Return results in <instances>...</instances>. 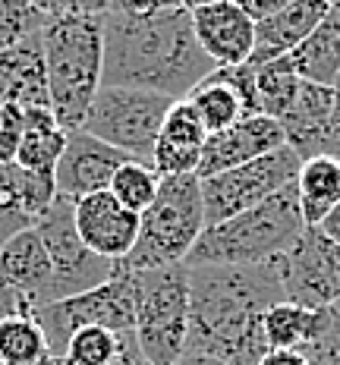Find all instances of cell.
Masks as SVG:
<instances>
[{
	"label": "cell",
	"instance_id": "39",
	"mask_svg": "<svg viewBox=\"0 0 340 365\" xmlns=\"http://www.w3.org/2000/svg\"><path fill=\"white\" fill-rule=\"evenodd\" d=\"M319 230H321V233H324V237H328V240H334L337 246H340V205H337L334 211H331L328 217L321 220V224H319Z\"/></svg>",
	"mask_w": 340,
	"mask_h": 365
},
{
	"label": "cell",
	"instance_id": "17",
	"mask_svg": "<svg viewBox=\"0 0 340 365\" xmlns=\"http://www.w3.org/2000/svg\"><path fill=\"white\" fill-rule=\"evenodd\" d=\"M189 16H192L195 41L215 60V66H239L252 60L255 22L233 0H221V4L189 10Z\"/></svg>",
	"mask_w": 340,
	"mask_h": 365
},
{
	"label": "cell",
	"instance_id": "33",
	"mask_svg": "<svg viewBox=\"0 0 340 365\" xmlns=\"http://www.w3.org/2000/svg\"><path fill=\"white\" fill-rule=\"evenodd\" d=\"M26 129V108L19 104H4L0 108V164H13Z\"/></svg>",
	"mask_w": 340,
	"mask_h": 365
},
{
	"label": "cell",
	"instance_id": "40",
	"mask_svg": "<svg viewBox=\"0 0 340 365\" xmlns=\"http://www.w3.org/2000/svg\"><path fill=\"white\" fill-rule=\"evenodd\" d=\"M177 365H227V362H217V359H208V356H183Z\"/></svg>",
	"mask_w": 340,
	"mask_h": 365
},
{
	"label": "cell",
	"instance_id": "2",
	"mask_svg": "<svg viewBox=\"0 0 340 365\" xmlns=\"http://www.w3.org/2000/svg\"><path fill=\"white\" fill-rule=\"evenodd\" d=\"M217 66L199 48L189 10L161 16L104 13V82L158 91L173 101L186 98Z\"/></svg>",
	"mask_w": 340,
	"mask_h": 365
},
{
	"label": "cell",
	"instance_id": "20",
	"mask_svg": "<svg viewBox=\"0 0 340 365\" xmlns=\"http://www.w3.org/2000/svg\"><path fill=\"white\" fill-rule=\"evenodd\" d=\"M331 10H334V0H293L281 13L255 22V51L249 63H268V60L293 54Z\"/></svg>",
	"mask_w": 340,
	"mask_h": 365
},
{
	"label": "cell",
	"instance_id": "15",
	"mask_svg": "<svg viewBox=\"0 0 340 365\" xmlns=\"http://www.w3.org/2000/svg\"><path fill=\"white\" fill-rule=\"evenodd\" d=\"M0 287L10 290L29 312L54 302V268L35 227L0 246Z\"/></svg>",
	"mask_w": 340,
	"mask_h": 365
},
{
	"label": "cell",
	"instance_id": "38",
	"mask_svg": "<svg viewBox=\"0 0 340 365\" xmlns=\"http://www.w3.org/2000/svg\"><path fill=\"white\" fill-rule=\"evenodd\" d=\"M259 365H309V359L297 349H268Z\"/></svg>",
	"mask_w": 340,
	"mask_h": 365
},
{
	"label": "cell",
	"instance_id": "34",
	"mask_svg": "<svg viewBox=\"0 0 340 365\" xmlns=\"http://www.w3.org/2000/svg\"><path fill=\"white\" fill-rule=\"evenodd\" d=\"M48 19L57 16H104L110 10V0H26Z\"/></svg>",
	"mask_w": 340,
	"mask_h": 365
},
{
	"label": "cell",
	"instance_id": "3",
	"mask_svg": "<svg viewBox=\"0 0 340 365\" xmlns=\"http://www.w3.org/2000/svg\"><path fill=\"white\" fill-rule=\"evenodd\" d=\"M57 123L82 129L104 82V16H57L38 32Z\"/></svg>",
	"mask_w": 340,
	"mask_h": 365
},
{
	"label": "cell",
	"instance_id": "44",
	"mask_svg": "<svg viewBox=\"0 0 340 365\" xmlns=\"http://www.w3.org/2000/svg\"><path fill=\"white\" fill-rule=\"evenodd\" d=\"M0 108H4V101H0Z\"/></svg>",
	"mask_w": 340,
	"mask_h": 365
},
{
	"label": "cell",
	"instance_id": "29",
	"mask_svg": "<svg viewBox=\"0 0 340 365\" xmlns=\"http://www.w3.org/2000/svg\"><path fill=\"white\" fill-rule=\"evenodd\" d=\"M255 66V91H259V110L271 120H281L290 104L297 101V91L302 79L290 66L287 57L268 60V63H252Z\"/></svg>",
	"mask_w": 340,
	"mask_h": 365
},
{
	"label": "cell",
	"instance_id": "22",
	"mask_svg": "<svg viewBox=\"0 0 340 365\" xmlns=\"http://www.w3.org/2000/svg\"><path fill=\"white\" fill-rule=\"evenodd\" d=\"M0 101L19 108H51L48 70L38 35L0 51Z\"/></svg>",
	"mask_w": 340,
	"mask_h": 365
},
{
	"label": "cell",
	"instance_id": "42",
	"mask_svg": "<svg viewBox=\"0 0 340 365\" xmlns=\"http://www.w3.org/2000/svg\"><path fill=\"white\" fill-rule=\"evenodd\" d=\"M41 365H66V362H63V359H57V356H51V359H44Z\"/></svg>",
	"mask_w": 340,
	"mask_h": 365
},
{
	"label": "cell",
	"instance_id": "9",
	"mask_svg": "<svg viewBox=\"0 0 340 365\" xmlns=\"http://www.w3.org/2000/svg\"><path fill=\"white\" fill-rule=\"evenodd\" d=\"M299 158L293 148H277L271 155H262L249 164H239L233 170L199 177L202 202H205V227H215L221 220H230L255 205L268 202L281 189L293 186L299 173Z\"/></svg>",
	"mask_w": 340,
	"mask_h": 365
},
{
	"label": "cell",
	"instance_id": "1",
	"mask_svg": "<svg viewBox=\"0 0 340 365\" xmlns=\"http://www.w3.org/2000/svg\"><path fill=\"white\" fill-rule=\"evenodd\" d=\"M281 258L262 264L189 268V356L227 365H259L268 353L264 312L284 302Z\"/></svg>",
	"mask_w": 340,
	"mask_h": 365
},
{
	"label": "cell",
	"instance_id": "26",
	"mask_svg": "<svg viewBox=\"0 0 340 365\" xmlns=\"http://www.w3.org/2000/svg\"><path fill=\"white\" fill-rule=\"evenodd\" d=\"M142 349L135 340V331H110V328H79L66 340L63 359L66 365H126L139 359Z\"/></svg>",
	"mask_w": 340,
	"mask_h": 365
},
{
	"label": "cell",
	"instance_id": "31",
	"mask_svg": "<svg viewBox=\"0 0 340 365\" xmlns=\"http://www.w3.org/2000/svg\"><path fill=\"white\" fill-rule=\"evenodd\" d=\"M48 16L26 0H0V51L26 41L44 29Z\"/></svg>",
	"mask_w": 340,
	"mask_h": 365
},
{
	"label": "cell",
	"instance_id": "21",
	"mask_svg": "<svg viewBox=\"0 0 340 365\" xmlns=\"http://www.w3.org/2000/svg\"><path fill=\"white\" fill-rule=\"evenodd\" d=\"M331 108H334V86H319L306 82L297 91V101L277 123L284 129L287 148L297 151L299 161L315 155H324L328 145V126H331Z\"/></svg>",
	"mask_w": 340,
	"mask_h": 365
},
{
	"label": "cell",
	"instance_id": "37",
	"mask_svg": "<svg viewBox=\"0 0 340 365\" xmlns=\"http://www.w3.org/2000/svg\"><path fill=\"white\" fill-rule=\"evenodd\" d=\"M324 155L340 158V79L334 82V108H331V126H328V145Z\"/></svg>",
	"mask_w": 340,
	"mask_h": 365
},
{
	"label": "cell",
	"instance_id": "24",
	"mask_svg": "<svg viewBox=\"0 0 340 365\" xmlns=\"http://www.w3.org/2000/svg\"><path fill=\"white\" fill-rule=\"evenodd\" d=\"M297 199L306 227H319L340 205V158L315 155L299 164L297 173Z\"/></svg>",
	"mask_w": 340,
	"mask_h": 365
},
{
	"label": "cell",
	"instance_id": "35",
	"mask_svg": "<svg viewBox=\"0 0 340 365\" xmlns=\"http://www.w3.org/2000/svg\"><path fill=\"white\" fill-rule=\"evenodd\" d=\"M110 10L123 16H161V13L186 10V6L183 0H110Z\"/></svg>",
	"mask_w": 340,
	"mask_h": 365
},
{
	"label": "cell",
	"instance_id": "5",
	"mask_svg": "<svg viewBox=\"0 0 340 365\" xmlns=\"http://www.w3.org/2000/svg\"><path fill=\"white\" fill-rule=\"evenodd\" d=\"M202 230H205V202H202L199 177L195 173H189V177H161L155 202L142 211L139 240L120 264L130 271L186 264Z\"/></svg>",
	"mask_w": 340,
	"mask_h": 365
},
{
	"label": "cell",
	"instance_id": "43",
	"mask_svg": "<svg viewBox=\"0 0 340 365\" xmlns=\"http://www.w3.org/2000/svg\"><path fill=\"white\" fill-rule=\"evenodd\" d=\"M334 6H337V10H340V0H334Z\"/></svg>",
	"mask_w": 340,
	"mask_h": 365
},
{
	"label": "cell",
	"instance_id": "36",
	"mask_svg": "<svg viewBox=\"0 0 340 365\" xmlns=\"http://www.w3.org/2000/svg\"><path fill=\"white\" fill-rule=\"evenodd\" d=\"M233 4H237L252 22H262V19L274 16V13H281L287 4H293V0H233Z\"/></svg>",
	"mask_w": 340,
	"mask_h": 365
},
{
	"label": "cell",
	"instance_id": "13",
	"mask_svg": "<svg viewBox=\"0 0 340 365\" xmlns=\"http://www.w3.org/2000/svg\"><path fill=\"white\" fill-rule=\"evenodd\" d=\"M126 161H133V158L123 155L120 148L95 139L86 129H73V133H66V148L54 173L57 195H66L76 202L95 192H108L113 173Z\"/></svg>",
	"mask_w": 340,
	"mask_h": 365
},
{
	"label": "cell",
	"instance_id": "12",
	"mask_svg": "<svg viewBox=\"0 0 340 365\" xmlns=\"http://www.w3.org/2000/svg\"><path fill=\"white\" fill-rule=\"evenodd\" d=\"M186 101L202 117L208 135L224 133V129L237 126L239 120L252 117L259 110V91H255V66H217L211 76L199 82L186 95Z\"/></svg>",
	"mask_w": 340,
	"mask_h": 365
},
{
	"label": "cell",
	"instance_id": "23",
	"mask_svg": "<svg viewBox=\"0 0 340 365\" xmlns=\"http://www.w3.org/2000/svg\"><path fill=\"white\" fill-rule=\"evenodd\" d=\"M66 148V129L57 123L51 108H26V129L16 151V161L22 170L38 173V177L54 180L60 155Z\"/></svg>",
	"mask_w": 340,
	"mask_h": 365
},
{
	"label": "cell",
	"instance_id": "41",
	"mask_svg": "<svg viewBox=\"0 0 340 365\" xmlns=\"http://www.w3.org/2000/svg\"><path fill=\"white\" fill-rule=\"evenodd\" d=\"M208 4H221V0H183L186 10H199V6H208Z\"/></svg>",
	"mask_w": 340,
	"mask_h": 365
},
{
	"label": "cell",
	"instance_id": "10",
	"mask_svg": "<svg viewBox=\"0 0 340 365\" xmlns=\"http://www.w3.org/2000/svg\"><path fill=\"white\" fill-rule=\"evenodd\" d=\"M35 230L48 249L51 268H54V302L95 290L117 271L120 262H108V258L95 255L82 242L79 230H76L73 199H66V195H57L51 202V208L38 217Z\"/></svg>",
	"mask_w": 340,
	"mask_h": 365
},
{
	"label": "cell",
	"instance_id": "16",
	"mask_svg": "<svg viewBox=\"0 0 340 365\" xmlns=\"http://www.w3.org/2000/svg\"><path fill=\"white\" fill-rule=\"evenodd\" d=\"M284 145L287 139H284L281 123L264 117V113H252V117L239 120L237 126L208 135L205 148H202L199 177H215V173L233 170V167L249 164L262 155H271V151Z\"/></svg>",
	"mask_w": 340,
	"mask_h": 365
},
{
	"label": "cell",
	"instance_id": "27",
	"mask_svg": "<svg viewBox=\"0 0 340 365\" xmlns=\"http://www.w3.org/2000/svg\"><path fill=\"white\" fill-rule=\"evenodd\" d=\"M324 309H302L297 302H277L264 312V344L268 349H297L302 353L321 334Z\"/></svg>",
	"mask_w": 340,
	"mask_h": 365
},
{
	"label": "cell",
	"instance_id": "25",
	"mask_svg": "<svg viewBox=\"0 0 340 365\" xmlns=\"http://www.w3.org/2000/svg\"><path fill=\"white\" fill-rule=\"evenodd\" d=\"M290 66L299 79L319 82V86H334L340 79V10L328 13L321 26L315 29L293 54H287Z\"/></svg>",
	"mask_w": 340,
	"mask_h": 365
},
{
	"label": "cell",
	"instance_id": "30",
	"mask_svg": "<svg viewBox=\"0 0 340 365\" xmlns=\"http://www.w3.org/2000/svg\"><path fill=\"white\" fill-rule=\"evenodd\" d=\"M158 186H161V177H158V170L151 164H145V161H126L117 173H113L110 192L117 195L126 208H133V211H139V215H142V211L155 202Z\"/></svg>",
	"mask_w": 340,
	"mask_h": 365
},
{
	"label": "cell",
	"instance_id": "4",
	"mask_svg": "<svg viewBox=\"0 0 340 365\" xmlns=\"http://www.w3.org/2000/svg\"><path fill=\"white\" fill-rule=\"evenodd\" d=\"M302 233H306V220L299 211L297 186H287L243 215L205 227L186 258V268L274 262V258L290 252V246Z\"/></svg>",
	"mask_w": 340,
	"mask_h": 365
},
{
	"label": "cell",
	"instance_id": "28",
	"mask_svg": "<svg viewBox=\"0 0 340 365\" xmlns=\"http://www.w3.org/2000/svg\"><path fill=\"white\" fill-rule=\"evenodd\" d=\"M44 359H51V349L35 312L0 318V365H41Z\"/></svg>",
	"mask_w": 340,
	"mask_h": 365
},
{
	"label": "cell",
	"instance_id": "32",
	"mask_svg": "<svg viewBox=\"0 0 340 365\" xmlns=\"http://www.w3.org/2000/svg\"><path fill=\"white\" fill-rule=\"evenodd\" d=\"M302 356L309 365H340V302L324 309L321 334L302 349Z\"/></svg>",
	"mask_w": 340,
	"mask_h": 365
},
{
	"label": "cell",
	"instance_id": "11",
	"mask_svg": "<svg viewBox=\"0 0 340 365\" xmlns=\"http://www.w3.org/2000/svg\"><path fill=\"white\" fill-rule=\"evenodd\" d=\"M281 268L287 302L302 309H328L340 302V246L319 227H306L290 252L281 255Z\"/></svg>",
	"mask_w": 340,
	"mask_h": 365
},
{
	"label": "cell",
	"instance_id": "8",
	"mask_svg": "<svg viewBox=\"0 0 340 365\" xmlns=\"http://www.w3.org/2000/svg\"><path fill=\"white\" fill-rule=\"evenodd\" d=\"M35 318L44 331L51 356H63L66 340L88 324L110 331H135V274L117 264L113 277L104 280L101 287L35 309Z\"/></svg>",
	"mask_w": 340,
	"mask_h": 365
},
{
	"label": "cell",
	"instance_id": "14",
	"mask_svg": "<svg viewBox=\"0 0 340 365\" xmlns=\"http://www.w3.org/2000/svg\"><path fill=\"white\" fill-rule=\"evenodd\" d=\"M73 211H76V230H79L82 242L95 255L108 258V262H123L133 252L135 240H139L142 215L126 208L110 189L76 199Z\"/></svg>",
	"mask_w": 340,
	"mask_h": 365
},
{
	"label": "cell",
	"instance_id": "19",
	"mask_svg": "<svg viewBox=\"0 0 340 365\" xmlns=\"http://www.w3.org/2000/svg\"><path fill=\"white\" fill-rule=\"evenodd\" d=\"M54 199V180L22 170L19 164H0V246L22 230H32Z\"/></svg>",
	"mask_w": 340,
	"mask_h": 365
},
{
	"label": "cell",
	"instance_id": "18",
	"mask_svg": "<svg viewBox=\"0 0 340 365\" xmlns=\"http://www.w3.org/2000/svg\"><path fill=\"white\" fill-rule=\"evenodd\" d=\"M205 142L208 129L202 123V117L186 98H180L170 104L168 117L161 123L155 151H151V167L158 170V177H189V173L199 177Z\"/></svg>",
	"mask_w": 340,
	"mask_h": 365
},
{
	"label": "cell",
	"instance_id": "7",
	"mask_svg": "<svg viewBox=\"0 0 340 365\" xmlns=\"http://www.w3.org/2000/svg\"><path fill=\"white\" fill-rule=\"evenodd\" d=\"M170 104L173 98L158 95V91L101 86L82 129L92 133L95 139L120 148L133 161L151 164V151H155L158 133H161Z\"/></svg>",
	"mask_w": 340,
	"mask_h": 365
},
{
	"label": "cell",
	"instance_id": "6",
	"mask_svg": "<svg viewBox=\"0 0 340 365\" xmlns=\"http://www.w3.org/2000/svg\"><path fill=\"white\" fill-rule=\"evenodd\" d=\"M135 274V340L151 365H177L189 337V268L133 271Z\"/></svg>",
	"mask_w": 340,
	"mask_h": 365
}]
</instances>
